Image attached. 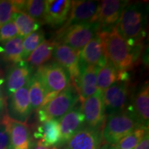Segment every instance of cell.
<instances>
[{"mask_svg": "<svg viewBox=\"0 0 149 149\" xmlns=\"http://www.w3.org/2000/svg\"><path fill=\"white\" fill-rule=\"evenodd\" d=\"M99 31L97 25L94 23L75 24L62 28L60 35L57 37V44H62L81 51L89 41L96 35Z\"/></svg>", "mask_w": 149, "mask_h": 149, "instance_id": "cell-5", "label": "cell"}, {"mask_svg": "<svg viewBox=\"0 0 149 149\" xmlns=\"http://www.w3.org/2000/svg\"><path fill=\"white\" fill-rule=\"evenodd\" d=\"M79 55L80 51L62 44H57L53 53L54 58L57 64L68 72L72 85L75 89H77L81 72Z\"/></svg>", "mask_w": 149, "mask_h": 149, "instance_id": "cell-8", "label": "cell"}, {"mask_svg": "<svg viewBox=\"0 0 149 149\" xmlns=\"http://www.w3.org/2000/svg\"><path fill=\"white\" fill-rule=\"evenodd\" d=\"M5 79L3 72L0 69V113H1L6 107V97L4 92Z\"/></svg>", "mask_w": 149, "mask_h": 149, "instance_id": "cell-33", "label": "cell"}, {"mask_svg": "<svg viewBox=\"0 0 149 149\" xmlns=\"http://www.w3.org/2000/svg\"><path fill=\"white\" fill-rule=\"evenodd\" d=\"M37 73L42 79L47 94L57 95L69 87L71 83L68 72L57 62L43 65L37 68Z\"/></svg>", "mask_w": 149, "mask_h": 149, "instance_id": "cell-6", "label": "cell"}, {"mask_svg": "<svg viewBox=\"0 0 149 149\" xmlns=\"http://www.w3.org/2000/svg\"><path fill=\"white\" fill-rule=\"evenodd\" d=\"M79 101L77 91L73 86L70 85L51 101L37 110L39 120L41 123L50 120L59 121Z\"/></svg>", "mask_w": 149, "mask_h": 149, "instance_id": "cell-4", "label": "cell"}, {"mask_svg": "<svg viewBox=\"0 0 149 149\" xmlns=\"http://www.w3.org/2000/svg\"><path fill=\"white\" fill-rule=\"evenodd\" d=\"M119 80V72L111 62L108 60L98 70L97 75V90L104 93L108 88Z\"/></svg>", "mask_w": 149, "mask_h": 149, "instance_id": "cell-26", "label": "cell"}, {"mask_svg": "<svg viewBox=\"0 0 149 149\" xmlns=\"http://www.w3.org/2000/svg\"><path fill=\"white\" fill-rule=\"evenodd\" d=\"M107 61L102 40L97 33L80 51L79 61L82 63L80 64L81 69L86 66H93L100 68Z\"/></svg>", "mask_w": 149, "mask_h": 149, "instance_id": "cell-15", "label": "cell"}, {"mask_svg": "<svg viewBox=\"0 0 149 149\" xmlns=\"http://www.w3.org/2000/svg\"><path fill=\"white\" fill-rule=\"evenodd\" d=\"M79 102L75 107H74L59 120L61 143L68 142L74 134L82 129L84 125V115L81 111V104L78 105Z\"/></svg>", "mask_w": 149, "mask_h": 149, "instance_id": "cell-14", "label": "cell"}, {"mask_svg": "<svg viewBox=\"0 0 149 149\" xmlns=\"http://www.w3.org/2000/svg\"><path fill=\"white\" fill-rule=\"evenodd\" d=\"M71 1L47 0L45 1L43 21L50 26L57 28L64 25L69 17Z\"/></svg>", "mask_w": 149, "mask_h": 149, "instance_id": "cell-13", "label": "cell"}, {"mask_svg": "<svg viewBox=\"0 0 149 149\" xmlns=\"http://www.w3.org/2000/svg\"><path fill=\"white\" fill-rule=\"evenodd\" d=\"M0 149H12L10 137L2 123L0 124Z\"/></svg>", "mask_w": 149, "mask_h": 149, "instance_id": "cell-32", "label": "cell"}, {"mask_svg": "<svg viewBox=\"0 0 149 149\" xmlns=\"http://www.w3.org/2000/svg\"><path fill=\"white\" fill-rule=\"evenodd\" d=\"M147 133H148V128L140 126L123 137L115 146L118 149H134Z\"/></svg>", "mask_w": 149, "mask_h": 149, "instance_id": "cell-28", "label": "cell"}, {"mask_svg": "<svg viewBox=\"0 0 149 149\" xmlns=\"http://www.w3.org/2000/svg\"><path fill=\"white\" fill-rule=\"evenodd\" d=\"M143 126L135 115L128 110L108 115L102 126V139L105 143L115 146L136 128Z\"/></svg>", "mask_w": 149, "mask_h": 149, "instance_id": "cell-3", "label": "cell"}, {"mask_svg": "<svg viewBox=\"0 0 149 149\" xmlns=\"http://www.w3.org/2000/svg\"><path fill=\"white\" fill-rule=\"evenodd\" d=\"M98 5L99 1L91 0L71 1L69 17L63 28L75 24L91 23L95 16Z\"/></svg>", "mask_w": 149, "mask_h": 149, "instance_id": "cell-16", "label": "cell"}, {"mask_svg": "<svg viewBox=\"0 0 149 149\" xmlns=\"http://www.w3.org/2000/svg\"><path fill=\"white\" fill-rule=\"evenodd\" d=\"M99 69L98 67L93 66H86L81 68V75L76 89L80 102L92 96L97 91V75Z\"/></svg>", "mask_w": 149, "mask_h": 149, "instance_id": "cell-19", "label": "cell"}, {"mask_svg": "<svg viewBox=\"0 0 149 149\" xmlns=\"http://www.w3.org/2000/svg\"><path fill=\"white\" fill-rule=\"evenodd\" d=\"M17 11H22L28 15L40 22L43 20L45 10V1L43 0H28L14 1Z\"/></svg>", "mask_w": 149, "mask_h": 149, "instance_id": "cell-27", "label": "cell"}, {"mask_svg": "<svg viewBox=\"0 0 149 149\" xmlns=\"http://www.w3.org/2000/svg\"><path fill=\"white\" fill-rule=\"evenodd\" d=\"M32 76V68L25 61L14 65L10 70L6 79V93L7 96L22 88L29 82Z\"/></svg>", "mask_w": 149, "mask_h": 149, "instance_id": "cell-17", "label": "cell"}, {"mask_svg": "<svg viewBox=\"0 0 149 149\" xmlns=\"http://www.w3.org/2000/svg\"><path fill=\"white\" fill-rule=\"evenodd\" d=\"M95 16L91 23L97 25L100 31H107L117 26L127 1L120 0H103L99 1Z\"/></svg>", "mask_w": 149, "mask_h": 149, "instance_id": "cell-7", "label": "cell"}, {"mask_svg": "<svg viewBox=\"0 0 149 149\" xmlns=\"http://www.w3.org/2000/svg\"><path fill=\"white\" fill-rule=\"evenodd\" d=\"M102 140L100 129L86 127L78 131L68 140L66 149H99Z\"/></svg>", "mask_w": 149, "mask_h": 149, "instance_id": "cell-18", "label": "cell"}, {"mask_svg": "<svg viewBox=\"0 0 149 149\" xmlns=\"http://www.w3.org/2000/svg\"><path fill=\"white\" fill-rule=\"evenodd\" d=\"M135 115L141 125L148 128L149 120V86L147 82L136 94L133 106L127 109Z\"/></svg>", "mask_w": 149, "mask_h": 149, "instance_id": "cell-21", "label": "cell"}, {"mask_svg": "<svg viewBox=\"0 0 149 149\" xmlns=\"http://www.w3.org/2000/svg\"><path fill=\"white\" fill-rule=\"evenodd\" d=\"M116 28L131 47L135 48L146 35V14L141 5L127 3L123 9Z\"/></svg>", "mask_w": 149, "mask_h": 149, "instance_id": "cell-2", "label": "cell"}, {"mask_svg": "<svg viewBox=\"0 0 149 149\" xmlns=\"http://www.w3.org/2000/svg\"><path fill=\"white\" fill-rule=\"evenodd\" d=\"M106 57L118 72H127L133 68L136 61L135 53L125 39L120 34L116 26L107 31H100Z\"/></svg>", "mask_w": 149, "mask_h": 149, "instance_id": "cell-1", "label": "cell"}, {"mask_svg": "<svg viewBox=\"0 0 149 149\" xmlns=\"http://www.w3.org/2000/svg\"><path fill=\"white\" fill-rule=\"evenodd\" d=\"M128 97L127 81H117L103 93L106 115L124 111Z\"/></svg>", "mask_w": 149, "mask_h": 149, "instance_id": "cell-11", "label": "cell"}, {"mask_svg": "<svg viewBox=\"0 0 149 149\" xmlns=\"http://www.w3.org/2000/svg\"><path fill=\"white\" fill-rule=\"evenodd\" d=\"M34 149H57V148H56L55 147H46V146H42V145L37 144V146L35 147Z\"/></svg>", "mask_w": 149, "mask_h": 149, "instance_id": "cell-35", "label": "cell"}, {"mask_svg": "<svg viewBox=\"0 0 149 149\" xmlns=\"http://www.w3.org/2000/svg\"><path fill=\"white\" fill-rule=\"evenodd\" d=\"M35 137L39 139L37 144L46 147H54L61 141L59 121L50 120L42 122L37 128Z\"/></svg>", "mask_w": 149, "mask_h": 149, "instance_id": "cell-20", "label": "cell"}, {"mask_svg": "<svg viewBox=\"0 0 149 149\" xmlns=\"http://www.w3.org/2000/svg\"><path fill=\"white\" fill-rule=\"evenodd\" d=\"M17 29L19 36L26 37L39 30L40 22L22 11H15L11 19Z\"/></svg>", "mask_w": 149, "mask_h": 149, "instance_id": "cell-25", "label": "cell"}, {"mask_svg": "<svg viewBox=\"0 0 149 149\" xmlns=\"http://www.w3.org/2000/svg\"><path fill=\"white\" fill-rule=\"evenodd\" d=\"M15 11L17 10L14 1H0V27L10 21Z\"/></svg>", "mask_w": 149, "mask_h": 149, "instance_id": "cell-30", "label": "cell"}, {"mask_svg": "<svg viewBox=\"0 0 149 149\" xmlns=\"http://www.w3.org/2000/svg\"><path fill=\"white\" fill-rule=\"evenodd\" d=\"M134 149H149V139H148V133H147L144 136V138L142 139L140 142L137 145Z\"/></svg>", "mask_w": 149, "mask_h": 149, "instance_id": "cell-34", "label": "cell"}, {"mask_svg": "<svg viewBox=\"0 0 149 149\" xmlns=\"http://www.w3.org/2000/svg\"><path fill=\"white\" fill-rule=\"evenodd\" d=\"M17 36H18L17 29L12 20L0 27V43L8 42Z\"/></svg>", "mask_w": 149, "mask_h": 149, "instance_id": "cell-31", "label": "cell"}, {"mask_svg": "<svg viewBox=\"0 0 149 149\" xmlns=\"http://www.w3.org/2000/svg\"><path fill=\"white\" fill-rule=\"evenodd\" d=\"M1 123L8 131L12 149L32 148L31 130L26 123L15 120L7 115L3 117Z\"/></svg>", "mask_w": 149, "mask_h": 149, "instance_id": "cell-10", "label": "cell"}, {"mask_svg": "<svg viewBox=\"0 0 149 149\" xmlns=\"http://www.w3.org/2000/svg\"><path fill=\"white\" fill-rule=\"evenodd\" d=\"M81 104V111L85 118L87 127L100 129L106 120L105 109L103 102V93L100 91L84 100Z\"/></svg>", "mask_w": 149, "mask_h": 149, "instance_id": "cell-9", "label": "cell"}, {"mask_svg": "<svg viewBox=\"0 0 149 149\" xmlns=\"http://www.w3.org/2000/svg\"><path fill=\"white\" fill-rule=\"evenodd\" d=\"M112 146L111 145L107 144V143H104L103 145H101V146L100 147L99 149H111Z\"/></svg>", "mask_w": 149, "mask_h": 149, "instance_id": "cell-36", "label": "cell"}, {"mask_svg": "<svg viewBox=\"0 0 149 149\" xmlns=\"http://www.w3.org/2000/svg\"><path fill=\"white\" fill-rule=\"evenodd\" d=\"M46 94L45 87L36 72L31 76L29 81V96L32 110L37 111L40 109Z\"/></svg>", "mask_w": 149, "mask_h": 149, "instance_id": "cell-24", "label": "cell"}, {"mask_svg": "<svg viewBox=\"0 0 149 149\" xmlns=\"http://www.w3.org/2000/svg\"><path fill=\"white\" fill-rule=\"evenodd\" d=\"M23 37L17 36L3 43L0 47V53H2L3 59L14 64L21 62L23 59Z\"/></svg>", "mask_w": 149, "mask_h": 149, "instance_id": "cell-23", "label": "cell"}, {"mask_svg": "<svg viewBox=\"0 0 149 149\" xmlns=\"http://www.w3.org/2000/svg\"><path fill=\"white\" fill-rule=\"evenodd\" d=\"M6 107L8 117L25 123L32 111L29 96V82L8 97Z\"/></svg>", "mask_w": 149, "mask_h": 149, "instance_id": "cell-12", "label": "cell"}, {"mask_svg": "<svg viewBox=\"0 0 149 149\" xmlns=\"http://www.w3.org/2000/svg\"><path fill=\"white\" fill-rule=\"evenodd\" d=\"M45 40L44 33L42 30H37L24 37L23 40V59L28 58L32 52L41 43Z\"/></svg>", "mask_w": 149, "mask_h": 149, "instance_id": "cell-29", "label": "cell"}, {"mask_svg": "<svg viewBox=\"0 0 149 149\" xmlns=\"http://www.w3.org/2000/svg\"><path fill=\"white\" fill-rule=\"evenodd\" d=\"M57 44L54 41L44 40L30 54L26 62L31 68H38L51 59Z\"/></svg>", "mask_w": 149, "mask_h": 149, "instance_id": "cell-22", "label": "cell"}]
</instances>
